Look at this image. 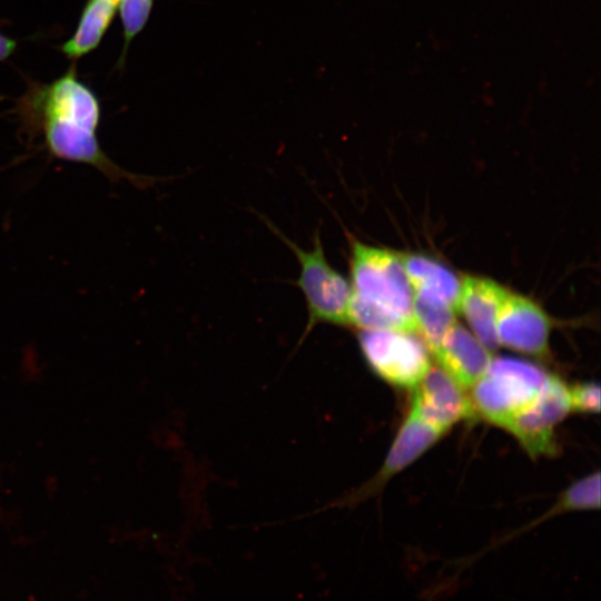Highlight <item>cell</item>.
<instances>
[{
	"instance_id": "6da1fadb",
	"label": "cell",
	"mask_w": 601,
	"mask_h": 601,
	"mask_svg": "<svg viewBox=\"0 0 601 601\" xmlns=\"http://www.w3.org/2000/svg\"><path fill=\"white\" fill-rule=\"evenodd\" d=\"M100 117L97 96L72 70L31 90L21 106L24 134L41 137L51 156L90 166L111 181L147 186L150 178L125 170L104 151L97 137Z\"/></svg>"
},
{
	"instance_id": "7a4b0ae2",
	"label": "cell",
	"mask_w": 601,
	"mask_h": 601,
	"mask_svg": "<svg viewBox=\"0 0 601 601\" xmlns=\"http://www.w3.org/2000/svg\"><path fill=\"white\" fill-rule=\"evenodd\" d=\"M348 326L417 334L414 293L400 254L351 237Z\"/></svg>"
},
{
	"instance_id": "3957f363",
	"label": "cell",
	"mask_w": 601,
	"mask_h": 601,
	"mask_svg": "<svg viewBox=\"0 0 601 601\" xmlns=\"http://www.w3.org/2000/svg\"><path fill=\"white\" fill-rule=\"evenodd\" d=\"M549 374L524 359L495 357L471 387L476 414L504 428L542 391Z\"/></svg>"
},
{
	"instance_id": "277c9868",
	"label": "cell",
	"mask_w": 601,
	"mask_h": 601,
	"mask_svg": "<svg viewBox=\"0 0 601 601\" xmlns=\"http://www.w3.org/2000/svg\"><path fill=\"white\" fill-rule=\"evenodd\" d=\"M269 227L292 249L299 264L297 286L305 297L308 312L304 336L318 324L347 326L352 287L349 282L328 263L319 230L314 233L312 248L305 250L273 225Z\"/></svg>"
},
{
	"instance_id": "5b68a950",
	"label": "cell",
	"mask_w": 601,
	"mask_h": 601,
	"mask_svg": "<svg viewBox=\"0 0 601 601\" xmlns=\"http://www.w3.org/2000/svg\"><path fill=\"white\" fill-rule=\"evenodd\" d=\"M357 338L371 371L392 385L414 388L431 367L430 349L416 333L361 329Z\"/></svg>"
},
{
	"instance_id": "8992f818",
	"label": "cell",
	"mask_w": 601,
	"mask_h": 601,
	"mask_svg": "<svg viewBox=\"0 0 601 601\" xmlns=\"http://www.w3.org/2000/svg\"><path fill=\"white\" fill-rule=\"evenodd\" d=\"M571 412L569 387L550 375L539 395L504 427L531 456L556 453L555 427Z\"/></svg>"
},
{
	"instance_id": "52a82bcc",
	"label": "cell",
	"mask_w": 601,
	"mask_h": 601,
	"mask_svg": "<svg viewBox=\"0 0 601 601\" xmlns=\"http://www.w3.org/2000/svg\"><path fill=\"white\" fill-rule=\"evenodd\" d=\"M551 322L532 299L505 290L496 317L499 345L513 351L545 357L549 353Z\"/></svg>"
},
{
	"instance_id": "ba28073f",
	"label": "cell",
	"mask_w": 601,
	"mask_h": 601,
	"mask_svg": "<svg viewBox=\"0 0 601 601\" xmlns=\"http://www.w3.org/2000/svg\"><path fill=\"white\" fill-rule=\"evenodd\" d=\"M441 367H430L414 387L412 408L444 433L461 420L476 415L471 398Z\"/></svg>"
},
{
	"instance_id": "9c48e42d",
	"label": "cell",
	"mask_w": 601,
	"mask_h": 601,
	"mask_svg": "<svg viewBox=\"0 0 601 601\" xmlns=\"http://www.w3.org/2000/svg\"><path fill=\"white\" fill-rule=\"evenodd\" d=\"M443 434V431L423 420L411 407L378 473L347 499L361 500L376 493L392 476L417 460Z\"/></svg>"
},
{
	"instance_id": "30bf717a",
	"label": "cell",
	"mask_w": 601,
	"mask_h": 601,
	"mask_svg": "<svg viewBox=\"0 0 601 601\" xmlns=\"http://www.w3.org/2000/svg\"><path fill=\"white\" fill-rule=\"evenodd\" d=\"M440 367L463 388H471L486 372L491 352L475 335L455 323L433 352Z\"/></svg>"
},
{
	"instance_id": "8fae6325",
	"label": "cell",
	"mask_w": 601,
	"mask_h": 601,
	"mask_svg": "<svg viewBox=\"0 0 601 601\" xmlns=\"http://www.w3.org/2000/svg\"><path fill=\"white\" fill-rule=\"evenodd\" d=\"M506 288L492 279L464 276L461 279L459 312L475 337L491 352L497 349L496 317Z\"/></svg>"
},
{
	"instance_id": "7c38bea8",
	"label": "cell",
	"mask_w": 601,
	"mask_h": 601,
	"mask_svg": "<svg viewBox=\"0 0 601 601\" xmlns=\"http://www.w3.org/2000/svg\"><path fill=\"white\" fill-rule=\"evenodd\" d=\"M401 258L413 293L442 300L459 312L461 279L450 268L424 255Z\"/></svg>"
},
{
	"instance_id": "4fadbf2b",
	"label": "cell",
	"mask_w": 601,
	"mask_h": 601,
	"mask_svg": "<svg viewBox=\"0 0 601 601\" xmlns=\"http://www.w3.org/2000/svg\"><path fill=\"white\" fill-rule=\"evenodd\" d=\"M118 2V0L87 2L75 33L61 47L69 59H79L98 47L116 14Z\"/></svg>"
},
{
	"instance_id": "5bb4252c",
	"label": "cell",
	"mask_w": 601,
	"mask_h": 601,
	"mask_svg": "<svg viewBox=\"0 0 601 601\" xmlns=\"http://www.w3.org/2000/svg\"><path fill=\"white\" fill-rule=\"evenodd\" d=\"M413 311L417 334L433 353L456 323V311L442 300L415 293Z\"/></svg>"
},
{
	"instance_id": "9a60e30c",
	"label": "cell",
	"mask_w": 601,
	"mask_h": 601,
	"mask_svg": "<svg viewBox=\"0 0 601 601\" xmlns=\"http://www.w3.org/2000/svg\"><path fill=\"white\" fill-rule=\"evenodd\" d=\"M558 502L565 512L599 509L600 473L589 474L571 484Z\"/></svg>"
},
{
	"instance_id": "2e32d148",
	"label": "cell",
	"mask_w": 601,
	"mask_h": 601,
	"mask_svg": "<svg viewBox=\"0 0 601 601\" xmlns=\"http://www.w3.org/2000/svg\"><path fill=\"white\" fill-rule=\"evenodd\" d=\"M152 3L154 0H119L118 8L124 29L121 63L125 61L132 39L145 28L152 9Z\"/></svg>"
},
{
	"instance_id": "e0dca14e",
	"label": "cell",
	"mask_w": 601,
	"mask_h": 601,
	"mask_svg": "<svg viewBox=\"0 0 601 601\" xmlns=\"http://www.w3.org/2000/svg\"><path fill=\"white\" fill-rule=\"evenodd\" d=\"M571 411L598 413L600 411V386L597 383H580L569 387Z\"/></svg>"
},
{
	"instance_id": "ac0fdd59",
	"label": "cell",
	"mask_w": 601,
	"mask_h": 601,
	"mask_svg": "<svg viewBox=\"0 0 601 601\" xmlns=\"http://www.w3.org/2000/svg\"><path fill=\"white\" fill-rule=\"evenodd\" d=\"M14 48L16 41L0 33V61L7 59Z\"/></svg>"
},
{
	"instance_id": "d6986e66",
	"label": "cell",
	"mask_w": 601,
	"mask_h": 601,
	"mask_svg": "<svg viewBox=\"0 0 601 601\" xmlns=\"http://www.w3.org/2000/svg\"><path fill=\"white\" fill-rule=\"evenodd\" d=\"M119 1V0H118Z\"/></svg>"
}]
</instances>
